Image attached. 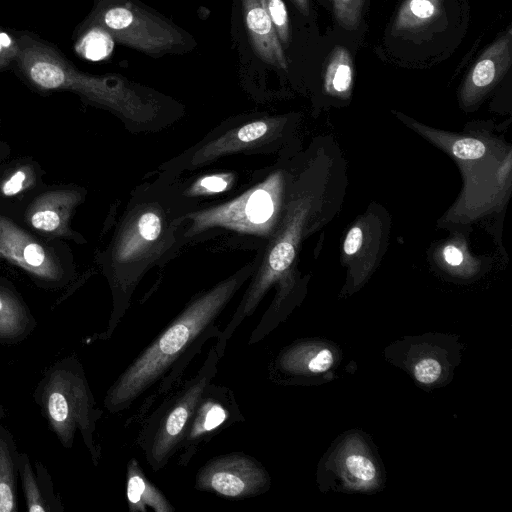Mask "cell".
Returning <instances> with one entry per match:
<instances>
[{"mask_svg":"<svg viewBox=\"0 0 512 512\" xmlns=\"http://www.w3.org/2000/svg\"><path fill=\"white\" fill-rule=\"evenodd\" d=\"M235 182V176L229 172H217L195 179L182 192L187 199L218 195L227 191Z\"/></svg>","mask_w":512,"mask_h":512,"instance_id":"19","label":"cell"},{"mask_svg":"<svg viewBox=\"0 0 512 512\" xmlns=\"http://www.w3.org/2000/svg\"><path fill=\"white\" fill-rule=\"evenodd\" d=\"M23 313L17 301L0 290V333L13 334L22 322Z\"/></svg>","mask_w":512,"mask_h":512,"instance_id":"23","label":"cell"},{"mask_svg":"<svg viewBox=\"0 0 512 512\" xmlns=\"http://www.w3.org/2000/svg\"><path fill=\"white\" fill-rule=\"evenodd\" d=\"M97 19L116 40L149 54L172 51L183 42L174 27L130 3L128 6H111Z\"/></svg>","mask_w":512,"mask_h":512,"instance_id":"8","label":"cell"},{"mask_svg":"<svg viewBox=\"0 0 512 512\" xmlns=\"http://www.w3.org/2000/svg\"><path fill=\"white\" fill-rule=\"evenodd\" d=\"M512 60V29L495 40L478 58L464 86V95L473 97L494 85L509 69Z\"/></svg>","mask_w":512,"mask_h":512,"instance_id":"13","label":"cell"},{"mask_svg":"<svg viewBox=\"0 0 512 512\" xmlns=\"http://www.w3.org/2000/svg\"><path fill=\"white\" fill-rule=\"evenodd\" d=\"M453 154L463 160L480 158L485 152L484 144L473 138H465L456 141L452 147Z\"/></svg>","mask_w":512,"mask_h":512,"instance_id":"28","label":"cell"},{"mask_svg":"<svg viewBox=\"0 0 512 512\" xmlns=\"http://www.w3.org/2000/svg\"><path fill=\"white\" fill-rule=\"evenodd\" d=\"M112 49V36L101 26L88 31L76 46L79 54L93 61L106 58Z\"/></svg>","mask_w":512,"mask_h":512,"instance_id":"20","label":"cell"},{"mask_svg":"<svg viewBox=\"0 0 512 512\" xmlns=\"http://www.w3.org/2000/svg\"><path fill=\"white\" fill-rule=\"evenodd\" d=\"M335 17L347 30H355L360 23L365 0H330Z\"/></svg>","mask_w":512,"mask_h":512,"instance_id":"24","label":"cell"},{"mask_svg":"<svg viewBox=\"0 0 512 512\" xmlns=\"http://www.w3.org/2000/svg\"><path fill=\"white\" fill-rule=\"evenodd\" d=\"M193 206L176 188L161 184L138 187L128 203L108 252L115 295L113 330L131 296L151 268L164 264L183 246L184 218Z\"/></svg>","mask_w":512,"mask_h":512,"instance_id":"2","label":"cell"},{"mask_svg":"<svg viewBox=\"0 0 512 512\" xmlns=\"http://www.w3.org/2000/svg\"><path fill=\"white\" fill-rule=\"evenodd\" d=\"M0 257L40 278L56 280L61 275L53 252L2 215Z\"/></svg>","mask_w":512,"mask_h":512,"instance_id":"10","label":"cell"},{"mask_svg":"<svg viewBox=\"0 0 512 512\" xmlns=\"http://www.w3.org/2000/svg\"><path fill=\"white\" fill-rule=\"evenodd\" d=\"M282 189V174L276 171L226 202L193 208L184 218L183 245L215 229L263 240L270 238L278 220Z\"/></svg>","mask_w":512,"mask_h":512,"instance_id":"4","label":"cell"},{"mask_svg":"<svg viewBox=\"0 0 512 512\" xmlns=\"http://www.w3.org/2000/svg\"><path fill=\"white\" fill-rule=\"evenodd\" d=\"M15 510V491L11 461L6 448L0 445V512Z\"/></svg>","mask_w":512,"mask_h":512,"instance_id":"22","label":"cell"},{"mask_svg":"<svg viewBox=\"0 0 512 512\" xmlns=\"http://www.w3.org/2000/svg\"><path fill=\"white\" fill-rule=\"evenodd\" d=\"M19 63L27 77L42 89L71 90L116 113L132 131H152L163 125V105L116 77L79 72L52 49L37 42L22 47Z\"/></svg>","mask_w":512,"mask_h":512,"instance_id":"3","label":"cell"},{"mask_svg":"<svg viewBox=\"0 0 512 512\" xmlns=\"http://www.w3.org/2000/svg\"><path fill=\"white\" fill-rule=\"evenodd\" d=\"M269 473L253 456L242 452L216 456L207 461L195 478V488L228 499L255 497L269 490Z\"/></svg>","mask_w":512,"mask_h":512,"instance_id":"6","label":"cell"},{"mask_svg":"<svg viewBox=\"0 0 512 512\" xmlns=\"http://www.w3.org/2000/svg\"><path fill=\"white\" fill-rule=\"evenodd\" d=\"M298 10L305 16L309 14V1L308 0H292Z\"/></svg>","mask_w":512,"mask_h":512,"instance_id":"33","label":"cell"},{"mask_svg":"<svg viewBox=\"0 0 512 512\" xmlns=\"http://www.w3.org/2000/svg\"><path fill=\"white\" fill-rule=\"evenodd\" d=\"M325 88L330 93L345 95L353 83V65L351 55L342 46H336L331 52L325 70Z\"/></svg>","mask_w":512,"mask_h":512,"instance_id":"18","label":"cell"},{"mask_svg":"<svg viewBox=\"0 0 512 512\" xmlns=\"http://www.w3.org/2000/svg\"><path fill=\"white\" fill-rule=\"evenodd\" d=\"M244 421L234 392L212 381L204 389L184 430L175 456L186 466L199 448L229 426Z\"/></svg>","mask_w":512,"mask_h":512,"instance_id":"7","label":"cell"},{"mask_svg":"<svg viewBox=\"0 0 512 512\" xmlns=\"http://www.w3.org/2000/svg\"><path fill=\"white\" fill-rule=\"evenodd\" d=\"M343 472L354 484L367 486L376 479L377 470L373 461L365 454L351 452L345 455L342 462Z\"/></svg>","mask_w":512,"mask_h":512,"instance_id":"21","label":"cell"},{"mask_svg":"<svg viewBox=\"0 0 512 512\" xmlns=\"http://www.w3.org/2000/svg\"><path fill=\"white\" fill-rule=\"evenodd\" d=\"M35 175L33 168L23 165L13 171L1 184L0 192L6 197L20 194L34 184Z\"/></svg>","mask_w":512,"mask_h":512,"instance_id":"25","label":"cell"},{"mask_svg":"<svg viewBox=\"0 0 512 512\" xmlns=\"http://www.w3.org/2000/svg\"><path fill=\"white\" fill-rule=\"evenodd\" d=\"M413 372L418 382L433 384L439 379L442 366L435 358H422L414 365Z\"/></svg>","mask_w":512,"mask_h":512,"instance_id":"27","label":"cell"},{"mask_svg":"<svg viewBox=\"0 0 512 512\" xmlns=\"http://www.w3.org/2000/svg\"><path fill=\"white\" fill-rule=\"evenodd\" d=\"M362 230L359 227H353L347 234L344 242V252L347 255L355 254L362 244Z\"/></svg>","mask_w":512,"mask_h":512,"instance_id":"30","label":"cell"},{"mask_svg":"<svg viewBox=\"0 0 512 512\" xmlns=\"http://www.w3.org/2000/svg\"><path fill=\"white\" fill-rule=\"evenodd\" d=\"M265 3L281 44L288 45L290 39L289 18L283 0H265Z\"/></svg>","mask_w":512,"mask_h":512,"instance_id":"26","label":"cell"},{"mask_svg":"<svg viewBox=\"0 0 512 512\" xmlns=\"http://www.w3.org/2000/svg\"><path fill=\"white\" fill-rule=\"evenodd\" d=\"M83 199L79 190H55L40 195L29 207L27 220L36 230L53 236L68 233L70 216Z\"/></svg>","mask_w":512,"mask_h":512,"instance_id":"11","label":"cell"},{"mask_svg":"<svg viewBox=\"0 0 512 512\" xmlns=\"http://www.w3.org/2000/svg\"><path fill=\"white\" fill-rule=\"evenodd\" d=\"M441 0H405L395 21L396 31H412L433 21L440 13Z\"/></svg>","mask_w":512,"mask_h":512,"instance_id":"17","label":"cell"},{"mask_svg":"<svg viewBox=\"0 0 512 512\" xmlns=\"http://www.w3.org/2000/svg\"><path fill=\"white\" fill-rule=\"evenodd\" d=\"M333 363L334 355L328 348L301 345L282 352L276 359L275 369L292 374H319L329 370Z\"/></svg>","mask_w":512,"mask_h":512,"instance_id":"16","label":"cell"},{"mask_svg":"<svg viewBox=\"0 0 512 512\" xmlns=\"http://www.w3.org/2000/svg\"><path fill=\"white\" fill-rule=\"evenodd\" d=\"M445 261L452 266H458L463 261V255L461 251L455 246L448 245L443 250Z\"/></svg>","mask_w":512,"mask_h":512,"instance_id":"32","label":"cell"},{"mask_svg":"<svg viewBox=\"0 0 512 512\" xmlns=\"http://www.w3.org/2000/svg\"><path fill=\"white\" fill-rule=\"evenodd\" d=\"M242 8L255 53L267 64L286 69L283 46L270 20L265 0H242Z\"/></svg>","mask_w":512,"mask_h":512,"instance_id":"12","label":"cell"},{"mask_svg":"<svg viewBox=\"0 0 512 512\" xmlns=\"http://www.w3.org/2000/svg\"><path fill=\"white\" fill-rule=\"evenodd\" d=\"M215 345L196 374L163 397L142 421L137 443L153 471L164 468L175 456L184 430L206 386L218 371Z\"/></svg>","mask_w":512,"mask_h":512,"instance_id":"5","label":"cell"},{"mask_svg":"<svg viewBox=\"0 0 512 512\" xmlns=\"http://www.w3.org/2000/svg\"><path fill=\"white\" fill-rule=\"evenodd\" d=\"M88 395L81 382L68 394L62 388H55L50 392L47 411L58 431H69L75 423H81L83 427L90 424L94 416L89 414L92 408Z\"/></svg>","mask_w":512,"mask_h":512,"instance_id":"14","label":"cell"},{"mask_svg":"<svg viewBox=\"0 0 512 512\" xmlns=\"http://www.w3.org/2000/svg\"><path fill=\"white\" fill-rule=\"evenodd\" d=\"M16 53V47L13 46L12 39L4 32H0V66L9 61L8 56Z\"/></svg>","mask_w":512,"mask_h":512,"instance_id":"31","label":"cell"},{"mask_svg":"<svg viewBox=\"0 0 512 512\" xmlns=\"http://www.w3.org/2000/svg\"><path fill=\"white\" fill-rule=\"evenodd\" d=\"M274 118H257L214 133L172 162L162 166L167 171L193 170L234 153L264 148L276 129Z\"/></svg>","mask_w":512,"mask_h":512,"instance_id":"9","label":"cell"},{"mask_svg":"<svg viewBox=\"0 0 512 512\" xmlns=\"http://www.w3.org/2000/svg\"><path fill=\"white\" fill-rule=\"evenodd\" d=\"M22 477L29 511H46L47 508L43 506L42 498L34 482L33 475L25 469L22 472Z\"/></svg>","mask_w":512,"mask_h":512,"instance_id":"29","label":"cell"},{"mask_svg":"<svg viewBox=\"0 0 512 512\" xmlns=\"http://www.w3.org/2000/svg\"><path fill=\"white\" fill-rule=\"evenodd\" d=\"M260 256L194 296L184 309L155 339L127 366L105 398L106 408L119 412L158 383L153 394L145 398L133 420L141 421L159 397H164L180 383L182 374L202 350L205 343L221 333L215 323L237 291L251 278Z\"/></svg>","mask_w":512,"mask_h":512,"instance_id":"1","label":"cell"},{"mask_svg":"<svg viewBox=\"0 0 512 512\" xmlns=\"http://www.w3.org/2000/svg\"><path fill=\"white\" fill-rule=\"evenodd\" d=\"M127 500L130 511L172 512L174 507L143 473L137 460L127 464Z\"/></svg>","mask_w":512,"mask_h":512,"instance_id":"15","label":"cell"}]
</instances>
